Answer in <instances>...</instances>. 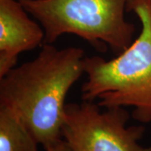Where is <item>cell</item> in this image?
I'll list each match as a JSON object with an SVG mask.
<instances>
[{
  "mask_svg": "<svg viewBox=\"0 0 151 151\" xmlns=\"http://www.w3.org/2000/svg\"><path fill=\"white\" fill-rule=\"evenodd\" d=\"M81 48L44 43L32 60L0 79V107L13 110L45 150L60 141L65 97L84 73Z\"/></svg>",
  "mask_w": 151,
  "mask_h": 151,
  "instance_id": "1",
  "label": "cell"
},
{
  "mask_svg": "<svg viewBox=\"0 0 151 151\" xmlns=\"http://www.w3.org/2000/svg\"><path fill=\"white\" fill-rule=\"evenodd\" d=\"M141 23V30L128 48L112 60L86 56L81 98L103 108H134L131 117L151 122V0H129Z\"/></svg>",
  "mask_w": 151,
  "mask_h": 151,
  "instance_id": "2",
  "label": "cell"
},
{
  "mask_svg": "<svg viewBox=\"0 0 151 151\" xmlns=\"http://www.w3.org/2000/svg\"><path fill=\"white\" fill-rule=\"evenodd\" d=\"M45 30L44 43L63 35L81 38L99 51L121 53L134 40L135 25L125 18L129 0H19Z\"/></svg>",
  "mask_w": 151,
  "mask_h": 151,
  "instance_id": "3",
  "label": "cell"
},
{
  "mask_svg": "<svg viewBox=\"0 0 151 151\" xmlns=\"http://www.w3.org/2000/svg\"><path fill=\"white\" fill-rule=\"evenodd\" d=\"M125 108H103L95 102L66 103L62 137L72 151H151L139 144L145 128L127 126Z\"/></svg>",
  "mask_w": 151,
  "mask_h": 151,
  "instance_id": "4",
  "label": "cell"
},
{
  "mask_svg": "<svg viewBox=\"0 0 151 151\" xmlns=\"http://www.w3.org/2000/svg\"><path fill=\"white\" fill-rule=\"evenodd\" d=\"M29 15L19 0H0V79L15 67L22 52L44 44L43 27Z\"/></svg>",
  "mask_w": 151,
  "mask_h": 151,
  "instance_id": "5",
  "label": "cell"
},
{
  "mask_svg": "<svg viewBox=\"0 0 151 151\" xmlns=\"http://www.w3.org/2000/svg\"><path fill=\"white\" fill-rule=\"evenodd\" d=\"M39 145L16 113L0 107V151H38Z\"/></svg>",
  "mask_w": 151,
  "mask_h": 151,
  "instance_id": "6",
  "label": "cell"
},
{
  "mask_svg": "<svg viewBox=\"0 0 151 151\" xmlns=\"http://www.w3.org/2000/svg\"><path fill=\"white\" fill-rule=\"evenodd\" d=\"M45 151H72L70 148L67 142L62 139L61 140L59 141L57 144H55L52 147L49 148L47 150H45Z\"/></svg>",
  "mask_w": 151,
  "mask_h": 151,
  "instance_id": "7",
  "label": "cell"
}]
</instances>
